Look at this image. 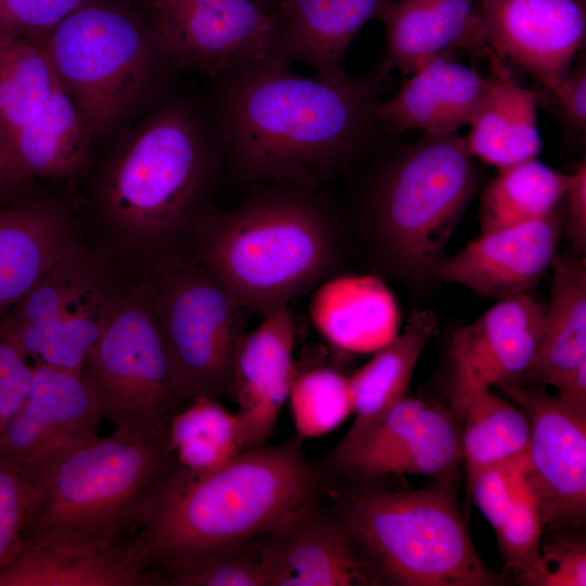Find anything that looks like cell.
I'll use <instances>...</instances> for the list:
<instances>
[{
	"label": "cell",
	"instance_id": "ffe728a7",
	"mask_svg": "<svg viewBox=\"0 0 586 586\" xmlns=\"http://www.w3.org/2000/svg\"><path fill=\"white\" fill-rule=\"evenodd\" d=\"M545 309L528 294L498 300L470 326L453 334L456 375L492 387L519 382L542 344Z\"/></svg>",
	"mask_w": 586,
	"mask_h": 586
},
{
	"label": "cell",
	"instance_id": "ab89813d",
	"mask_svg": "<svg viewBox=\"0 0 586 586\" xmlns=\"http://www.w3.org/2000/svg\"><path fill=\"white\" fill-rule=\"evenodd\" d=\"M33 493L22 475L0 464V571L28 543L25 525Z\"/></svg>",
	"mask_w": 586,
	"mask_h": 586
},
{
	"label": "cell",
	"instance_id": "74e56055",
	"mask_svg": "<svg viewBox=\"0 0 586 586\" xmlns=\"http://www.w3.org/2000/svg\"><path fill=\"white\" fill-rule=\"evenodd\" d=\"M544 522L525 480L500 527L495 531L506 568L523 585L538 586L544 573Z\"/></svg>",
	"mask_w": 586,
	"mask_h": 586
},
{
	"label": "cell",
	"instance_id": "30bf717a",
	"mask_svg": "<svg viewBox=\"0 0 586 586\" xmlns=\"http://www.w3.org/2000/svg\"><path fill=\"white\" fill-rule=\"evenodd\" d=\"M151 282L180 408L200 395L232 398L241 308L203 264Z\"/></svg>",
	"mask_w": 586,
	"mask_h": 586
},
{
	"label": "cell",
	"instance_id": "d6986e66",
	"mask_svg": "<svg viewBox=\"0 0 586 586\" xmlns=\"http://www.w3.org/2000/svg\"><path fill=\"white\" fill-rule=\"evenodd\" d=\"M390 0H276L270 60L303 63L315 77L339 82L348 77L344 59L362 26L378 18Z\"/></svg>",
	"mask_w": 586,
	"mask_h": 586
},
{
	"label": "cell",
	"instance_id": "cb8c5ba5",
	"mask_svg": "<svg viewBox=\"0 0 586 586\" xmlns=\"http://www.w3.org/2000/svg\"><path fill=\"white\" fill-rule=\"evenodd\" d=\"M74 245L56 208L0 199V321Z\"/></svg>",
	"mask_w": 586,
	"mask_h": 586
},
{
	"label": "cell",
	"instance_id": "8fae6325",
	"mask_svg": "<svg viewBox=\"0 0 586 586\" xmlns=\"http://www.w3.org/2000/svg\"><path fill=\"white\" fill-rule=\"evenodd\" d=\"M103 418L81 374L34 364L25 400L0 432V464L34 489L61 461L99 438Z\"/></svg>",
	"mask_w": 586,
	"mask_h": 586
},
{
	"label": "cell",
	"instance_id": "7dc6e473",
	"mask_svg": "<svg viewBox=\"0 0 586 586\" xmlns=\"http://www.w3.org/2000/svg\"><path fill=\"white\" fill-rule=\"evenodd\" d=\"M22 182L11 138L0 122V199Z\"/></svg>",
	"mask_w": 586,
	"mask_h": 586
},
{
	"label": "cell",
	"instance_id": "5b68a950",
	"mask_svg": "<svg viewBox=\"0 0 586 586\" xmlns=\"http://www.w3.org/2000/svg\"><path fill=\"white\" fill-rule=\"evenodd\" d=\"M301 188L254 196L221 217L202 245V264L242 309L265 316L286 306L329 268L322 211Z\"/></svg>",
	"mask_w": 586,
	"mask_h": 586
},
{
	"label": "cell",
	"instance_id": "8992f818",
	"mask_svg": "<svg viewBox=\"0 0 586 586\" xmlns=\"http://www.w3.org/2000/svg\"><path fill=\"white\" fill-rule=\"evenodd\" d=\"M219 152L213 119L203 122L180 100L163 104L127 138L109 165L101 189L109 222L135 244L161 239L189 213Z\"/></svg>",
	"mask_w": 586,
	"mask_h": 586
},
{
	"label": "cell",
	"instance_id": "ba28073f",
	"mask_svg": "<svg viewBox=\"0 0 586 586\" xmlns=\"http://www.w3.org/2000/svg\"><path fill=\"white\" fill-rule=\"evenodd\" d=\"M59 81L90 133L109 130L170 65L151 28L109 4L87 1L43 37Z\"/></svg>",
	"mask_w": 586,
	"mask_h": 586
},
{
	"label": "cell",
	"instance_id": "d4e9b609",
	"mask_svg": "<svg viewBox=\"0 0 586 586\" xmlns=\"http://www.w3.org/2000/svg\"><path fill=\"white\" fill-rule=\"evenodd\" d=\"M475 2L390 0L378 17L385 27V68L408 76L455 47L467 49Z\"/></svg>",
	"mask_w": 586,
	"mask_h": 586
},
{
	"label": "cell",
	"instance_id": "6da1fadb",
	"mask_svg": "<svg viewBox=\"0 0 586 586\" xmlns=\"http://www.w3.org/2000/svg\"><path fill=\"white\" fill-rule=\"evenodd\" d=\"M387 73L330 82L262 60L216 77L211 117L222 153L245 180L314 183L371 142Z\"/></svg>",
	"mask_w": 586,
	"mask_h": 586
},
{
	"label": "cell",
	"instance_id": "b9f144b4",
	"mask_svg": "<svg viewBox=\"0 0 586 586\" xmlns=\"http://www.w3.org/2000/svg\"><path fill=\"white\" fill-rule=\"evenodd\" d=\"M544 573L538 586H585L586 544L562 533L542 546Z\"/></svg>",
	"mask_w": 586,
	"mask_h": 586
},
{
	"label": "cell",
	"instance_id": "7bdbcfd3",
	"mask_svg": "<svg viewBox=\"0 0 586 586\" xmlns=\"http://www.w3.org/2000/svg\"><path fill=\"white\" fill-rule=\"evenodd\" d=\"M31 374L33 365L0 339V432L24 403Z\"/></svg>",
	"mask_w": 586,
	"mask_h": 586
},
{
	"label": "cell",
	"instance_id": "7c38bea8",
	"mask_svg": "<svg viewBox=\"0 0 586 586\" xmlns=\"http://www.w3.org/2000/svg\"><path fill=\"white\" fill-rule=\"evenodd\" d=\"M462 460L454 410L405 396L362 436L334 447L319 467L329 479L361 481L416 474L455 479Z\"/></svg>",
	"mask_w": 586,
	"mask_h": 586
},
{
	"label": "cell",
	"instance_id": "ac0fdd59",
	"mask_svg": "<svg viewBox=\"0 0 586 586\" xmlns=\"http://www.w3.org/2000/svg\"><path fill=\"white\" fill-rule=\"evenodd\" d=\"M294 326L288 306L264 316L242 333L233 358L232 398L238 404L244 449L266 444L294 373Z\"/></svg>",
	"mask_w": 586,
	"mask_h": 586
},
{
	"label": "cell",
	"instance_id": "44dd1931",
	"mask_svg": "<svg viewBox=\"0 0 586 586\" xmlns=\"http://www.w3.org/2000/svg\"><path fill=\"white\" fill-rule=\"evenodd\" d=\"M487 88V77L444 55L408 75L397 93L375 105L381 128L397 135L410 129L425 133L457 132L470 125Z\"/></svg>",
	"mask_w": 586,
	"mask_h": 586
},
{
	"label": "cell",
	"instance_id": "2e32d148",
	"mask_svg": "<svg viewBox=\"0 0 586 586\" xmlns=\"http://www.w3.org/2000/svg\"><path fill=\"white\" fill-rule=\"evenodd\" d=\"M323 487L258 536L267 586H380Z\"/></svg>",
	"mask_w": 586,
	"mask_h": 586
},
{
	"label": "cell",
	"instance_id": "3957f363",
	"mask_svg": "<svg viewBox=\"0 0 586 586\" xmlns=\"http://www.w3.org/2000/svg\"><path fill=\"white\" fill-rule=\"evenodd\" d=\"M328 483L324 491L381 585L496 586L508 578L480 558L460 511L455 479L419 489L381 479Z\"/></svg>",
	"mask_w": 586,
	"mask_h": 586
},
{
	"label": "cell",
	"instance_id": "e0dca14e",
	"mask_svg": "<svg viewBox=\"0 0 586 586\" xmlns=\"http://www.w3.org/2000/svg\"><path fill=\"white\" fill-rule=\"evenodd\" d=\"M564 207L546 217L481 232L443 258L433 275L497 300L528 293L552 266L564 231Z\"/></svg>",
	"mask_w": 586,
	"mask_h": 586
},
{
	"label": "cell",
	"instance_id": "836d02e7",
	"mask_svg": "<svg viewBox=\"0 0 586 586\" xmlns=\"http://www.w3.org/2000/svg\"><path fill=\"white\" fill-rule=\"evenodd\" d=\"M60 86L43 37L0 44V122L11 141L43 111Z\"/></svg>",
	"mask_w": 586,
	"mask_h": 586
},
{
	"label": "cell",
	"instance_id": "ee69618b",
	"mask_svg": "<svg viewBox=\"0 0 586 586\" xmlns=\"http://www.w3.org/2000/svg\"><path fill=\"white\" fill-rule=\"evenodd\" d=\"M539 101L548 100L551 107L573 130L584 136L586 129V67L578 64L550 89L536 91Z\"/></svg>",
	"mask_w": 586,
	"mask_h": 586
},
{
	"label": "cell",
	"instance_id": "83f0119b",
	"mask_svg": "<svg viewBox=\"0 0 586 586\" xmlns=\"http://www.w3.org/2000/svg\"><path fill=\"white\" fill-rule=\"evenodd\" d=\"M0 586H162L155 569H142L126 546L69 552L30 543L0 571Z\"/></svg>",
	"mask_w": 586,
	"mask_h": 586
},
{
	"label": "cell",
	"instance_id": "9a60e30c",
	"mask_svg": "<svg viewBox=\"0 0 586 586\" xmlns=\"http://www.w3.org/2000/svg\"><path fill=\"white\" fill-rule=\"evenodd\" d=\"M497 386L528 419L524 480L544 525L579 527L586 514V418L569 411L543 388L519 382Z\"/></svg>",
	"mask_w": 586,
	"mask_h": 586
},
{
	"label": "cell",
	"instance_id": "484cf974",
	"mask_svg": "<svg viewBox=\"0 0 586 586\" xmlns=\"http://www.w3.org/2000/svg\"><path fill=\"white\" fill-rule=\"evenodd\" d=\"M437 327L433 311L412 313L404 330L348 377L355 420L336 447L357 441L407 395L417 361Z\"/></svg>",
	"mask_w": 586,
	"mask_h": 586
},
{
	"label": "cell",
	"instance_id": "7402d4cb",
	"mask_svg": "<svg viewBox=\"0 0 586 586\" xmlns=\"http://www.w3.org/2000/svg\"><path fill=\"white\" fill-rule=\"evenodd\" d=\"M482 53L489 60L491 74L464 138L470 153L498 170L537 158L542 146L537 92L523 87L496 55Z\"/></svg>",
	"mask_w": 586,
	"mask_h": 586
},
{
	"label": "cell",
	"instance_id": "4fadbf2b",
	"mask_svg": "<svg viewBox=\"0 0 586 586\" xmlns=\"http://www.w3.org/2000/svg\"><path fill=\"white\" fill-rule=\"evenodd\" d=\"M152 31L170 65L219 77L270 60L275 17L257 0H152Z\"/></svg>",
	"mask_w": 586,
	"mask_h": 586
},
{
	"label": "cell",
	"instance_id": "d590c367",
	"mask_svg": "<svg viewBox=\"0 0 586 586\" xmlns=\"http://www.w3.org/2000/svg\"><path fill=\"white\" fill-rule=\"evenodd\" d=\"M288 399L302 438L323 436L353 413L348 377L329 366H294Z\"/></svg>",
	"mask_w": 586,
	"mask_h": 586
},
{
	"label": "cell",
	"instance_id": "4dcf8cb0",
	"mask_svg": "<svg viewBox=\"0 0 586 586\" xmlns=\"http://www.w3.org/2000/svg\"><path fill=\"white\" fill-rule=\"evenodd\" d=\"M115 294L116 290L111 289L95 269L29 345L25 358L31 365L41 364L81 374Z\"/></svg>",
	"mask_w": 586,
	"mask_h": 586
},
{
	"label": "cell",
	"instance_id": "5bb4252c",
	"mask_svg": "<svg viewBox=\"0 0 586 586\" xmlns=\"http://www.w3.org/2000/svg\"><path fill=\"white\" fill-rule=\"evenodd\" d=\"M586 36V0H476L468 50L488 51L540 89L570 72Z\"/></svg>",
	"mask_w": 586,
	"mask_h": 586
},
{
	"label": "cell",
	"instance_id": "4316f807",
	"mask_svg": "<svg viewBox=\"0 0 586 586\" xmlns=\"http://www.w3.org/2000/svg\"><path fill=\"white\" fill-rule=\"evenodd\" d=\"M454 412L460 428L468 484L483 469L526 457L531 426L524 411L469 378L455 377Z\"/></svg>",
	"mask_w": 586,
	"mask_h": 586
},
{
	"label": "cell",
	"instance_id": "f1b7e54d",
	"mask_svg": "<svg viewBox=\"0 0 586 586\" xmlns=\"http://www.w3.org/2000/svg\"><path fill=\"white\" fill-rule=\"evenodd\" d=\"M538 354L526 378L555 385L586 361V265L575 256H557Z\"/></svg>",
	"mask_w": 586,
	"mask_h": 586
},
{
	"label": "cell",
	"instance_id": "1f68e13d",
	"mask_svg": "<svg viewBox=\"0 0 586 586\" xmlns=\"http://www.w3.org/2000/svg\"><path fill=\"white\" fill-rule=\"evenodd\" d=\"M570 174L528 160L498 170L481 196V232L536 220L564 200Z\"/></svg>",
	"mask_w": 586,
	"mask_h": 586
},
{
	"label": "cell",
	"instance_id": "9c48e42d",
	"mask_svg": "<svg viewBox=\"0 0 586 586\" xmlns=\"http://www.w3.org/2000/svg\"><path fill=\"white\" fill-rule=\"evenodd\" d=\"M81 375L116 434L154 431L180 409L150 278L116 291Z\"/></svg>",
	"mask_w": 586,
	"mask_h": 586
},
{
	"label": "cell",
	"instance_id": "f35d334b",
	"mask_svg": "<svg viewBox=\"0 0 586 586\" xmlns=\"http://www.w3.org/2000/svg\"><path fill=\"white\" fill-rule=\"evenodd\" d=\"M87 0H0V44L47 36Z\"/></svg>",
	"mask_w": 586,
	"mask_h": 586
},
{
	"label": "cell",
	"instance_id": "d6a6232c",
	"mask_svg": "<svg viewBox=\"0 0 586 586\" xmlns=\"http://www.w3.org/2000/svg\"><path fill=\"white\" fill-rule=\"evenodd\" d=\"M167 431L175 463L192 472L218 469L245 450L237 413L211 396H196L176 411Z\"/></svg>",
	"mask_w": 586,
	"mask_h": 586
},
{
	"label": "cell",
	"instance_id": "e575fe53",
	"mask_svg": "<svg viewBox=\"0 0 586 586\" xmlns=\"http://www.w3.org/2000/svg\"><path fill=\"white\" fill-rule=\"evenodd\" d=\"M97 269L76 244L61 256L0 321V339L23 356L62 305ZM25 357V356H24Z\"/></svg>",
	"mask_w": 586,
	"mask_h": 586
},
{
	"label": "cell",
	"instance_id": "f6af8a7d",
	"mask_svg": "<svg viewBox=\"0 0 586 586\" xmlns=\"http://www.w3.org/2000/svg\"><path fill=\"white\" fill-rule=\"evenodd\" d=\"M564 230L577 255L586 249V163L570 174L564 195Z\"/></svg>",
	"mask_w": 586,
	"mask_h": 586
},
{
	"label": "cell",
	"instance_id": "7a4b0ae2",
	"mask_svg": "<svg viewBox=\"0 0 586 586\" xmlns=\"http://www.w3.org/2000/svg\"><path fill=\"white\" fill-rule=\"evenodd\" d=\"M323 485L298 435L245 449L208 472L174 463L149 496L139 532L125 546L146 570L238 545L272 528Z\"/></svg>",
	"mask_w": 586,
	"mask_h": 586
},
{
	"label": "cell",
	"instance_id": "52a82bcc",
	"mask_svg": "<svg viewBox=\"0 0 586 586\" xmlns=\"http://www.w3.org/2000/svg\"><path fill=\"white\" fill-rule=\"evenodd\" d=\"M476 184L474 157L457 132L424 133L395 153L375 182L371 211L398 269L433 275Z\"/></svg>",
	"mask_w": 586,
	"mask_h": 586
},
{
	"label": "cell",
	"instance_id": "603a6c76",
	"mask_svg": "<svg viewBox=\"0 0 586 586\" xmlns=\"http://www.w3.org/2000/svg\"><path fill=\"white\" fill-rule=\"evenodd\" d=\"M309 311L326 341L344 352H377L398 333L394 296L372 276H346L322 283L311 297Z\"/></svg>",
	"mask_w": 586,
	"mask_h": 586
},
{
	"label": "cell",
	"instance_id": "f546056e",
	"mask_svg": "<svg viewBox=\"0 0 586 586\" xmlns=\"http://www.w3.org/2000/svg\"><path fill=\"white\" fill-rule=\"evenodd\" d=\"M91 136L76 104L60 86L43 111L12 138L22 180L80 173L88 162Z\"/></svg>",
	"mask_w": 586,
	"mask_h": 586
},
{
	"label": "cell",
	"instance_id": "60d3db41",
	"mask_svg": "<svg viewBox=\"0 0 586 586\" xmlns=\"http://www.w3.org/2000/svg\"><path fill=\"white\" fill-rule=\"evenodd\" d=\"M526 457L480 471L468 484L480 511L497 531L506 519L524 479Z\"/></svg>",
	"mask_w": 586,
	"mask_h": 586
},
{
	"label": "cell",
	"instance_id": "c3c4849f",
	"mask_svg": "<svg viewBox=\"0 0 586 586\" xmlns=\"http://www.w3.org/2000/svg\"><path fill=\"white\" fill-rule=\"evenodd\" d=\"M259 3L265 5L267 9H269L272 12L273 4L276 0H257Z\"/></svg>",
	"mask_w": 586,
	"mask_h": 586
},
{
	"label": "cell",
	"instance_id": "277c9868",
	"mask_svg": "<svg viewBox=\"0 0 586 586\" xmlns=\"http://www.w3.org/2000/svg\"><path fill=\"white\" fill-rule=\"evenodd\" d=\"M167 428L132 436L113 432L61 461L34 488L28 543L69 552L116 544L138 525L149 496L175 463Z\"/></svg>",
	"mask_w": 586,
	"mask_h": 586
},
{
	"label": "cell",
	"instance_id": "bcb514c9",
	"mask_svg": "<svg viewBox=\"0 0 586 586\" xmlns=\"http://www.w3.org/2000/svg\"><path fill=\"white\" fill-rule=\"evenodd\" d=\"M555 387L559 403L572 413L586 418V361L564 375Z\"/></svg>",
	"mask_w": 586,
	"mask_h": 586
},
{
	"label": "cell",
	"instance_id": "8d00e7d4",
	"mask_svg": "<svg viewBox=\"0 0 586 586\" xmlns=\"http://www.w3.org/2000/svg\"><path fill=\"white\" fill-rule=\"evenodd\" d=\"M162 586H267L258 536L230 547L156 564Z\"/></svg>",
	"mask_w": 586,
	"mask_h": 586
}]
</instances>
